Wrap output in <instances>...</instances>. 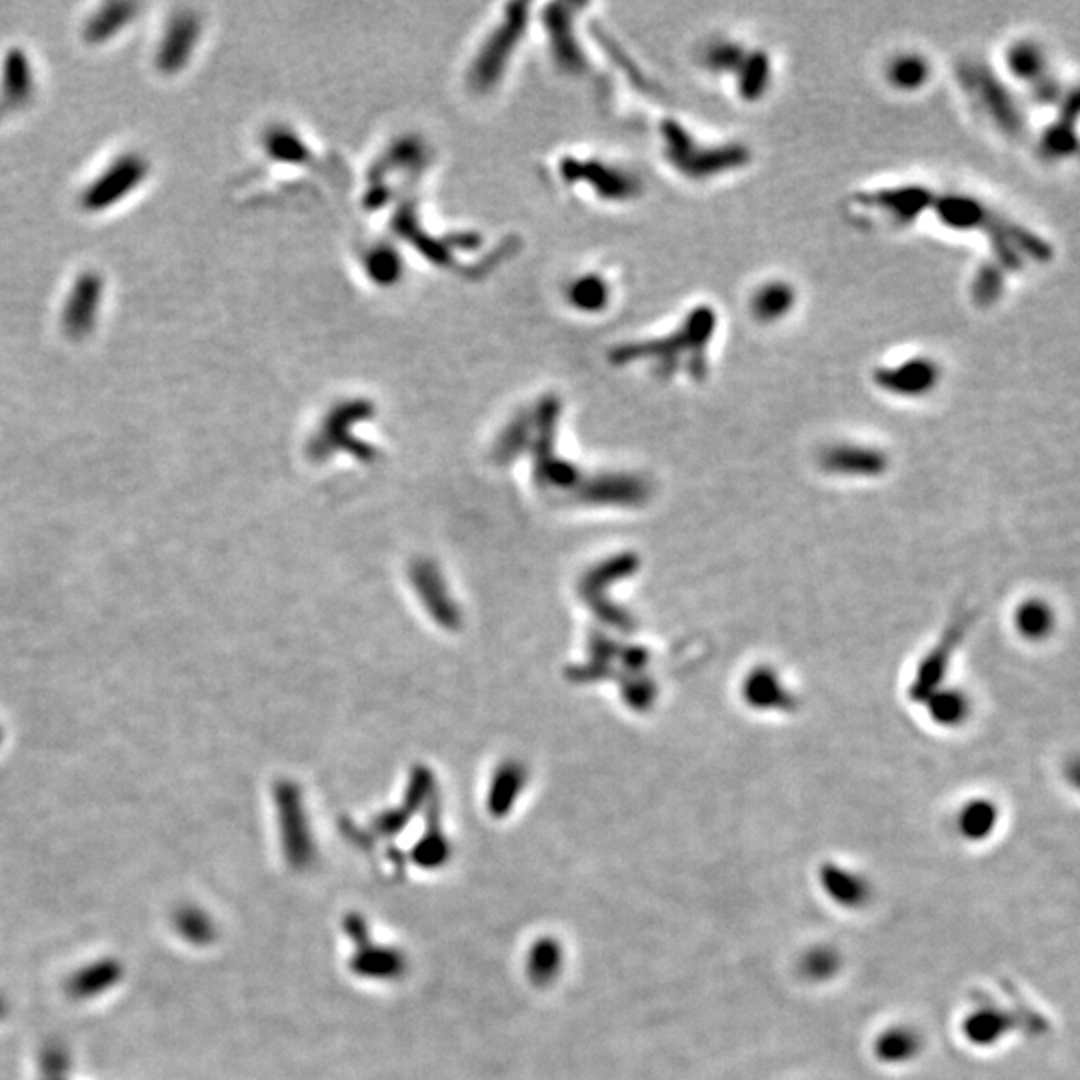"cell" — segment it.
<instances>
[{"label":"cell","instance_id":"obj_2","mask_svg":"<svg viewBox=\"0 0 1080 1080\" xmlns=\"http://www.w3.org/2000/svg\"><path fill=\"white\" fill-rule=\"evenodd\" d=\"M663 157L690 183H711L752 164V149L740 140L706 142L675 118L660 123Z\"/></svg>","mask_w":1080,"mask_h":1080},{"label":"cell","instance_id":"obj_9","mask_svg":"<svg viewBox=\"0 0 1080 1080\" xmlns=\"http://www.w3.org/2000/svg\"><path fill=\"white\" fill-rule=\"evenodd\" d=\"M798 305V290L786 278H767L748 295V314L760 326L786 321Z\"/></svg>","mask_w":1080,"mask_h":1080},{"label":"cell","instance_id":"obj_5","mask_svg":"<svg viewBox=\"0 0 1080 1080\" xmlns=\"http://www.w3.org/2000/svg\"><path fill=\"white\" fill-rule=\"evenodd\" d=\"M989 242L990 258L1009 275H1019L1031 265H1048L1055 249L1048 239L992 208L980 232Z\"/></svg>","mask_w":1080,"mask_h":1080},{"label":"cell","instance_id":"obj_14","mask_svg":"<svg viewBox=\"0 0 1080 1080\" xmlns=\"http://www.w3.org/2000/svg\"><path fill=\"white\" fill-rule=\"evenodd\" d=\"M1009 276L1011 275L999 263H995L990 256L985 258L975 268V273L970 276V283H968L970 302L980 311L995 309L1007 295Z\"/></svg>","mask_w":1080,"mask_h":1080},{"label":"cell","instance_id":"obj_6","mask_svg":"<svg viewBox=\"0 0 1080 1080\" xmlns=\"http://www.w3.org/2000/svg\"><path fill=\"white\" fill-rule=\"evenodd\" d=\"M873 384L881 392L897 399H924L939 389L943 380V367L929 355H912L895 363H883L873 368Z\"/></svg>","mask_w":1080,"mask_h":1080},{"label":"cell","instance_id":"obj_17","mask_svg":"<svg viewBox=\"0 0 1080 1080\" xmlns=\"http://www.w3.org/2000/svg\"><path fill=\"white\" fill-rule=\"evenodd\" d=\"M355 968H357V973H360V975H370V977L375 978H392L403 970L404 963L401 954H397L394 951H387V949H377V951H370L367 956H357L355 958Z\"/></svg>","mask_w":1080,"mask_h":1080},{"label":"cell","instance_id":"obj_12","mask_svg":"<svg viewBox=\"0 0 1080 1080\" xmlns=\"http://www.w3.org/2000/svg\"><path fill=\"white\" fill-rule=\"evenodd\" d=\"M931 58L919 50H900L885 62V82L898 94H917L929 87L932 79Z\"/></svg>","mask_w":1080,"mask_h":1080},{"label":"cell","instance_id":"obj_3","mask_svg":"<svg viewBox=\"0 0 1080 1080\" xmlns=\"http://www.w3.org/2000/svg\"><path fill=\"white\" fill-rule=\"evenodd\" d=\"M956 82L966 101L999 135L1011 140L1026 135L1029 118L1021 96L989 62L980 58H963L956 65Z\"/></svg>","mask_w":1080,"mask_h":1080},{"label":"cell","instance_id":"obj_13","mask_svg":"<svg viewBox=\"0 0 1080 1080\" xmlns=\"http://www.w3.org/2000/svg\"><path fill=\"white\" fill-rule=\"evenodd\" d=\"M748 48L750 46L736 38L716 36L702 46L699 53V67L714 79L735 77L736 70L747 57Z\"/></svg>","mask_w":1080,"mask_h":1080},{"label":"cell","instance_id":"obj_18","mask_svg":"<svg viewBox=\"0 0 1080 1080\" xmlns=\"http://www.w3.org/2000/svg\"><path fill=\"white\" fill-rule=\"evenodd\" d=\"M1026 91H1029V99L1036 106L1058 108V104L1065 101L1069 89L1065 87V82L1060 81L1055 72H1050V74H1046L1045 79L1031 84Z\"/></svg>","mask_w":1080,"mask_h":1080},{"label":"cell","instance_id":"obj_4","mask_svg":"<svg viewBox=\"0 0 1080 1080\" xmlns=\"http://www.w3.org/2000/svg\"><path fill=\"white\" fill-rule=\"evenodd\" d=\"M937 191L922 183H897L859 191L849 198V210L859 222L903 230L931 215Z\"/></svg>","mask_w":1080,"mask_h":1080},{"label":"cell","instance_id":"obj_7","mask_svg":"<svg viewBox=\"0 0 1080 1080\" xmlns=\"http://www.w3.org/2000/svg\"><path fill=\"white\" fill-rule=\"evenodd\" d=\"M1080 96L1077 87H1070L1065 101L1058 104L1057 116L1036 137V154L1046 164H1058L1079 154Z\"/></svg>","mask_w":1080,"mask_h":1080},{"label":"cell","instance_id":"obj_11","mask_svg":"<svg viewBox=\"0 0 1080 1080\" xmlns=\"http://www.w3.org/2000/svg\"><path fill=\"white\" fill-rule=\"evenodd\" d=\"M733 79H735L736 96L740 103H762L774 84V65L769 50L760 46H750L747 57Z\"/></svg>","mask_w":1080,"mask_h":1080},{"label":"cell","instance_id":"obj_1","mask_svg":"<svg viewBox=\"0 0 1080 1080\" xmlns=\"http://www.w3.org/2000/svg\"><path fill=\"white\" fill-rule=\"evenodd\" d=\"M721 317L713 305L692 307L677 329L667 336L622 346L614 363H651L660 377L685 372L692 380H702L711 367V346L719 333Z\"/></svg>","mask_w":1080,"mask_h":1080},{"label":"cell","instance_id":"obj_8","mask_svg":"<svg viewBox=\"0 0 1080 1080\" xmlns=\"http://www.w3.org/2000/svg\"><path fill=\"white\" fill-rule=\"evenodd\" d=\"M992 207H989L983 198L970 193H939L932 200L931 215L937 222L946 230H953L958 234H980L987 220H989Z\"/></svg>","mask_w":1080,"mask_h":1080},{"label":"cell","instance_id":"obj_10","mask_svg":"<svg viewBox=\"0 0 1080 1080\" xmlns=\"http://www.w3.org/2000/svg\"><path fill=\"white\" fill-rule=\"evenodd\" d=\"M1002 62L1007 77L1012 82H1021L1026 89L1053 72L1045 45L1033 36L1014 38L1002 55Z\"/></svg>","mask_w":1080,"mask_h":1080},{"label":"cell","instance_id":"obj_15","mask_svg":"<svg viewBox=\"0 0 1080 1080\" xmlns=\"http://www.w3.org/2000/svg\"><path fill=\"white\" fill-rule=\"evenodd\" d=\"M885 462L883 452L857 445H835L823 457L828 471L842 474H876L885 469Z\"/></svg>","mask_w":1080,"mask_h":1080},{"label":"cell","instance_id":"obj_16","mask_svg":"<svg viewBox=\"0 0 1080 1080\" xmlns=\"http://www.w3.org/2000/svg\"><path fill=\"white\" fill-rule=\"evenodd\" d=\"M561 949L554 941H540L532 946L529 956V973L537 983H549L561 968Z\"/></svg>","mask_w":1080,"mask_h":1080},{"label":"cell","instance_id":"obj_19","mask_svg":"<svg viewBox=\"0 0 1080 1080\" xmlns=\"http://www.w3.org/2000/svg\"><path fill=\"white\" fill-rule=\"evenodd\" d=\"M1019 624L1029 636H1043L1050 627V614L1043 605H1026L1019 614Z\"/></svg>","mask_w":1080,"mask_h":1080},{"label":"cell","instance_id":"obj_21","mask_svg":"<svg viewBox=\"0 0 1080 1080\" xmlns=\"http://www.w3.org/2000/svg\"><path fill=\"white\" fill-rule=\"evenodd\" d=\"M992 811H990L989 805H975L970 808H966L965 816H963V828H965V835H977V837H983L989 832L990 825L995 823L992 818Z\"/></svg>","mask_w":1080,"mask_h":1080},{"label":"cell","instance_id":"obj_20","mask_svg":"<svg viewBox=\"0 0 1080 1080\" xmlns=\"http://www.w3.org/2000/svg\"><path fill=\"white\" fill-rule=\"evenodd\" d=\"M963 714H965V701L954 692L939 694L932 704V716L939 723H956Z\"/></svg>","mask_w":1080,"mask_h":1080}]
</instances>
